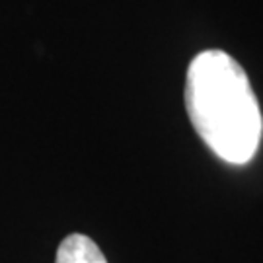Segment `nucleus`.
<instances>
[{
    "label": "nucleus",
    "mask_w": 263,
    "mask_h": 263,
    "mask_svg": "<svg viewBox=\"0 0 263 263\" xmlns=\"http://www.w3.org/2000/svg\"><path fill=\"white\" fill-rule=\"evenodd\" d=\"M185 109L201 141L228 164H248L257 154L263 115L252 82L234 57L201 51L185 76Z\"/></svg>",
    "instance_id": "1"
},
{
    "label": "nucleus",
    "mask_w": 263,
    "mask_h": 263,
    "mask_svg": "<svg viewBox=\"0 0 263 263\" xmlns=\"http://www.w3.org/2000/svg\"><path fill=\"white\" fill-rule=\"evenodd\" d=\"M55 263H107V259L92 238L70 234L59 244Z\"/></svg>",
    "instance_id": "2"
}]
</instances>
